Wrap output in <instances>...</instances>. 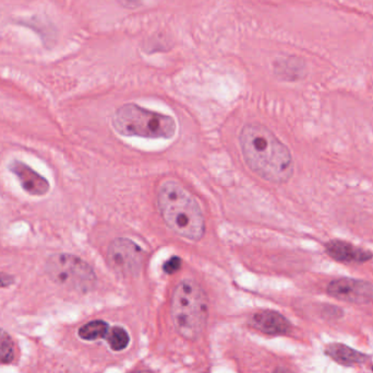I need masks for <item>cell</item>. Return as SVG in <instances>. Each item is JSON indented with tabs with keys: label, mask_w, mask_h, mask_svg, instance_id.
<instances>
[{
	"label": "cell",
	"mask_w": 373,
	"mask_h": 373,
	"mask_svg": "<svg viewBox=\"0 0 373 373\" xmlns=\"http://www.w3.org/2000/svg\"><path fill=\"white\" fill-rule=\"evenodd\" d=\"M108 330V324L106 322L92 321L79 330V336L84 340H96L106 337Z\"/></svg>",
	"instance_id": "7c38bea8"
},
{
	"label": "cell",
	"mask_w": 373,
	"mask_h": 373,
	"mask_svg": "<svg viewBox=\"0 0 373 373\" xmlns=\"http://www.w3.org/2000/svg\"><path fill=\"white\" fill-rule=\"evenodd\" d=\"M170 312L178 333L186 340H198L206 330L208 316L204 288L191 279L180 281L174 290Z\"/></svg>",
	"instance_id": "3957f363"
},
{
	"label": "cell",
	"mask_w": 373,
	"mask_h": 373,
	"mask_svg": "<svg viewBox=\"0 0 373 373\" xmlns=\"http://www.w3.org/2000/svg\"><path fill=\"white\" fill-rule=\"evenodd\" d=\"M180 266H182V259H180V257L174 256L166 261L163 269L166 274L173 275V274L177 273V271H179Z\"/></svg>",
	"instance_id": "9a60e30c"
},
{
	"label": "cell",
	"mask_w": 373,
	"mask_h": 373,
	"mask_svg": "<svg viewBox=\"0 0 373 373\" xmlns=\"http://www.w3.org/2000/svg\"><path fill=\"white\" fill-rule=\"evenodd\" d=\"M372 371H373V367H372Z\"/></svg>",
	"instance_id": "e0dca14e"
},
{
	"label": "cell",
	"mask_w": 373,
	"mask_h": 373,
	"mask_svg": "<svg viewBox=\"0 0 373 373\" xmlns=\"http://www.w3.org/2000/svg\"><path fill=\"white\" fill-rule=\"evenodd\" d=\"M326 253L335 261L342 263H364L372 257L369 251L362 250L345 241H328L325 245Z\"/></svg>",
	"instance_id": "9c48e42d"
},
{
	"label": "cell",
	"mask_w": 373,
	"mask_h": 373,
	"mask_svg": "<svg viewBox=\"0 0 373 373\" xmlns=\"http://www.w3.org/2000/svg\"><path fill=\"white\" fill-rule=\"evenodd\" d=\"M45 269L54 283L78 293H90L96 286V275L92 267L74 255H52L46 261Z\"/></svg>",
	"instance_id": "5b68a950"
},
{
	"label": "cell",
	"mask_w": 373,
	"mask_h": 373,
	"mask_svg": "<svg viewBox=\"0 0 373 373\" xmlns=\"http://www.w3.org/2000/svg\"><path fill=\"white\" fill-rule=\"evenodd\" d=\"M251 323L257 330L267 335H283L291 330V323L279 312L263 311L255 314Z\"/></svg>",
	"instance_id": "30bf717a"
},
{
	"label": "cell",
	"mask_w": 373,
	"mask_h": 373,
	"mask_svg": "<svg viewBox=\"0 0 373 373\" xmlns=\"http://www.w3.org/2000/svg\"><path fill=\"white\" fill-rule=\"evenodd\" d=\"M107 261L115 273L123 277H131L141 271L143 251L129 239H116L109 244Z\"/></svg>",
	"instance_id": "8992f818"
},
{
	"label": "cell",
	"mask_w": 373,
	"mask_h": 373,
	"mask_svg": "<svg viewBox=\"0 0 373 373\" xmlns=\"http://www.w3.org/2000/svg\"><path fill=\"white\" fill-rule=\"evenodd\" d=\"M160 212L165 224L178 236L199 241L206 232L200 205L189 190L175 181H166L157 194Z\"/></svg>",
	"instance_id": "7a4b0ae2"
},
{
	"label": "cell",
	"mask_w": 373,
	"mask_h": 373,
	"mask_svg": "<svg viewBox=\"0 0 373 373\" xmlns=\"http://www.w3.org/2000/svg\"><path fill=\"white\" fill-rule=\"evenodd\" d=\"M239 143L247 166L263 180L282 184L293 176L291 151L267 127L248 124L241 129Z\"/></svg>",
	"instance_id": "6da1fadb"
},
{
	"label": "cell",
	"mask_w": 373,
	"mask_h": 373,
	"mask_svg": "<svg viewBox=\"0 0 373 373\" xmlns=\"http://www.w3.org/2000/svg\"><path fill=\"white\" fill-rule=\"evenodd\" d=\"M14 358V348L12 338L5 330L0 328V362L10 364Z\"/></svg>",
	"instance_id": "5bb4252c"
},
{
	"label": "cell",
	"mask_w": 373,
	"mask_h": 373,
	"mask_svg": "<svg viewBox=\"0 0 373 373\" xmlns=\"http://www.w3.org/2000/svg\"><path fill=\"white\" fill-rule=\"evenodd\" d=\"M328 293L343 301L362 305L372 301L373 285L358 279H335L328 286Z\"/></svg>",
	"instance_id": "52a82bcc"
},
{
	"label": "cell",
	"mask_w": 373,
	"mask_h": 373,
	"mask_svg": "<svg viewBox=\"0 0 373 373\" xmlns=\"http://www.w3.org/2000/svg\"><path fill=\"white\" fill-rule=\"evenodd\" d=\"M105 338L108 342L111 350H115V352H121V350H126L129 342H130V337H129L127 330H123V328H119V326L109 330Z\"/></svg>",
	"instance_id": "4fadbf2b"
},
{
	"label": "cell",
	"mask_w": 373,
	"mask_h": 373,
	"mask_svg": "<svg viewBox=\"0 0 373 373\" xmlns=\"http://www.w3.org/2000/svg\"><path fill=\"white\" fill-rule=\"evenodd\" d=\"M326 355L343 366L364 364L370 358L368 355L362 354V352L352 350V347H348L346 345L343 344L328 345L326 347Z\"/></svg>",
	"instance_id": "8fae6325"
},
{
	"label": "cell",
	"mask_w": 373,
	"mask_h": 373,
	"mask_svg": "<svg viewBox=\"0 0 373 373\" xmlns=\"http://www.w3.org/2000/svg\"><path fill=\"white\" fill-rule=\"evenodd\" d=\"M10 170L19 178L22 188L28 194L35 196L45 195L50 190V183L45 178L36 173L31 168L20 161H13L10 164Z\"/></svg>",
	"instance_id": "ba28073f"
},
{
	"label": "cell",
	"mask_w": 373,
	"mask_h": 373,
	"mask_svg": "<svg viewBox=\"0 0 373 373\" xmlns=\"http://www.w3.org/2000/svg\"><path fill=\"white\" fill-rule=\"evenodd\" d=\"M113 126L121 135L150 139H170L177 129L173 117L137 104H125L117 109Z\"/></svg>",
	"instance_id": "277c9868"
},
{
	"label": "cell",
	"mask_w": 373,
	"mask_h": 373,
	"mask_svg": "<svg viewBox=\"0 0 373 373\" xmlns=\"http://www.w3.org/2000/svg\"><path fill=\"white\" fill-rule=\"evenodd\" d=\"M14 279H12L11 276L4 275L0 274V287H8V286L13 283Z\"/></svg>",
	"instance_id": "2e32d148"
}]
</instances>
